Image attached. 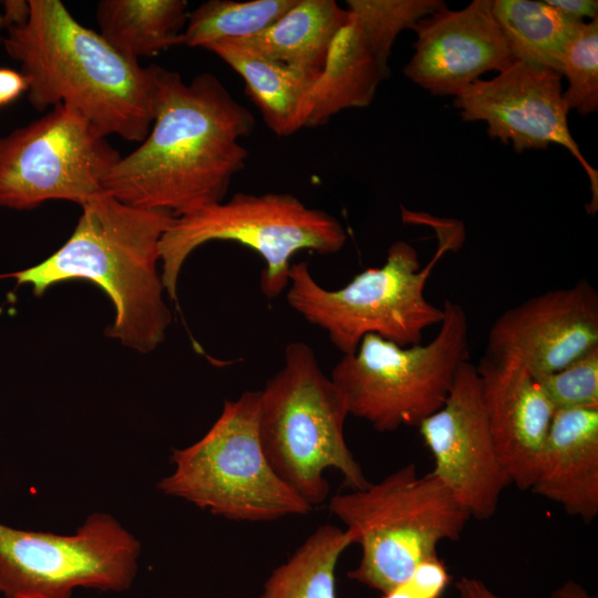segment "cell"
I'll list each match as a JSON object with an SVG mask.
<instances>
[{
  "mask_svg": "<svg viewBox=\"0 0 598 598\" xmlns=\"http://www.w3.org/2000/svg\"><path fill=\"white\" fill-rule=\"evenodd\" d=\"M151 130L141 145L110 169L104 193L142 208L174 216L223 202L246 166L255 118L212 73L186 82L155 65Z\"/></svg>",
  "mask_w": 598,
  "mask_h": 598,
  "instance_id": "1",
  "label": "cell"
},
{
  "mask_svg": "<svg viewBox=\"0 0 598 598\" xmlns=\"http://www.w3.org/2000/svg\"><path fill=\"white\" fill-rule=\"evenodd\" d=\"M29 4L28 21L2 39L27 80L29 103L40 112L69 105L105 136L142 142L154 118L155 64L121 54L60 0Z\"/></svg>",
  "mask_w": 598,
  "mask_h": 598,
  "instance_id": "2",
  "label": "cell"
},
{
  "mask_svg": "<svg viewBox=\"0 0 598 598\" xmlns=\"http://www.w3.org/2000/svg\"><path fill=\"white\" fill-rule=\"evenodd\" d=\"M82 207L69 239L38 265L10 274L35 296L51 286L83 279L97 285L115 309L106 334L141 353L166 337L172 313L157 270L159 243L175 216L135 207L102 193Z\"/></svg>",
  "mask_w": 598,
  "mask_h": 598,
  "instance_id": "3",
  "label": "cell"
},
{
  "mask_svg": "<svg viewBox=\"0 0 598 598\" xmlns=\"http://www.w3.org/2000/svg\"><path fill=\"white\" fill-rule=\"evenodd\" d=\"M348 415L313 350L302 341L288 343L282 368L260 390L258 432L274 471L311 507L329 496L327 470L338 471L351 489L370 484L344 437Z\"/></svg>",
  "mask_w": 598,
  "mask_h": 598,
  "instance_id": "4",
  "label": "cell"
},
{
  "mask_svg": "<svg viewBox=\"0 0 598 598\" xmlns=\"http://www.w3.org/2000/svg\"><path fill=\"white\" fill-rule=\"evenodd\" d=\"M329 509L361 548L348 577L382 594L436 556L441 542L460 539L471 518L431 472L420 475L412 463L332 496Z\"/></svg>",
  "mask_w": 598,
  "mask_h": 598,
  "instance_id": "5",
  "label": "cell"
},
{
  "mask_svg": "<svg viewBox=\"0 0 598 598\" xmlns=\"http://www.w3.org/2000/svg\"><path fill=\"white\" fill-rule=\"evenodd\" d=\"M447 250L440 243L422 267L416 249L404 240L390 245L385 260L355 275L338 289L322 287L307 261L291 265L286 299L309 323L328 333L343 354L353 353L367 334H377L399 346L422 343L423 332L439 326L444 311L425 297V286Z\"/></svg>",
  "mask_w": 598,
  "mask_h": 598,
  "instance_id": "6",
  "label": "cell"
},
{
  "mask_svg": "<svg viewBox=\"0 0 598 598\" xmlns=\"http://www.w3.org/2000/svg\"><path fill=\"white\" fill-rule=\"evenodd\" d=\"M215 240L234 241L257 252L265 262L260 290L267 299H275L288 287L296 254H336L344 247L347 233L336 216L305 205L292 194L236 193L227 200L175 216L162 236L161 276L171 299L176 300L178 277L189 255Z\"/></svg>",
  "mask_w": 598,
  "mask_h": 598,
  "instance_id": "7",
  "label": "cell"
},
{
  "mask_svg": "<svg viewBox=\"0 0 598 598\" xmlns=\"http://www.w3.org/2000/svg\"><path fill=\"white\" fill-rule=\"evenodd\" d=\"M439 331L427 343L402 347L367 334L343 354L330 379L342 393L349 415L379 432L419 424L447 398L460 368L470 361L468 321L463 307L443 303Z\"/></svg>",
  "mask_w": 598,
  "mask_h": 598,
  "instance_id": "8",
  "label": "cell"
},
{
  "mask_svg": "<svg viewBox=\"0 0 598 598\" xmlns=\"http://www.w3.org/2000/svg\"><path fill=\"white\" fill-rule=\"evenodd\" d=\"M260 391L225 401L206 434L174 450V472L157 488L212 514L238 522H272L307 515L312 507L274 471L258 432Z\"/></svg>",
  "mask_w": 598,
  "mask_h": 598,
  "instance_id": "9",
  "label": "cell"
},
{
  "mask_svg": "<svg viewBox=\"0 0 598 598\" xmlns=\"http://www.w3.org/2000/svg\"><path fill=\"white\" fill-rule=\"evenodd\" d=\"M138 540L112 516L95 513L73 535L0 524V595L71 598L75 588L127 589L136 574Z\"/></svg>",
  "mask_w": 598,
  "mask_h": 598,
  "instance_id": "10",
  "label": "cell"
},
{
  "mask_svg": "<svg viewBox=\"0 0 598 598\" xmlns=\"http://www.w3.org/2000/svg\"><path fill=\"white\" fill-rule=\"evenodd\" d=\"M87 118L60 104L0 137V206L25 210L47 200L83 206L104 193L121 158Z\"/></svg>",
  "mask_w": 598,
  "mask_h": 598,
  "instance_id": "11",
  "label": "cell"
},
{
  "mask_svg": "<svg viewBox=\"0 0 598 598\" xmlns=\"http://www.w3.org/2000/svg\"><path fill=\"white\" fill-rule=\"evenodd\" d=\"M561 75L519 61L487 80L478 79L454 96L453 106L466 122H484L491 138L512 144L513 150L565 147L588 176L591 197L586 212L598 210V172L585 158L574 140L563 96Z\"/></svg>",
  "mask_w": 598,
  "mask_h": 598,
  "instance_id": "12",
  "label": "cell"
},
{
  "mask_svg": "<svg viewBox=\"0 0 598 598\" xmlns=\"http://www.w3.org/2000/svg\"><path fill=\"white\" fill-rule=\"evenodd\" d=\"M433 457L431 473L476 519H488L511 484L497 455L476 367L457 371L443 405L417 426Z\"/></svg>",
  "mask_w": 598,
  "mask_h": 598,
  "instance_id": "13",
  "label": "cell"
},
{
  "mask_svg": "<svg viewBox=\"0 0 598 598\" xmlns=\"http://www.w3.org/2000/svg\"><path fill=\"white\" fill-rule=\"evenodd\" d=\"M598 347V293L581 279L505 310L486 340L488 359L525 368L535 377L556 372Z\"/></svg>",
  "mask_w": 598,
  "mask_h": 598,
  "instance_id": "14",
  "label": "cell"
},
{
  "mask_svg": "<svg viewBox=\"0 0 598 598\" xmlns=\"http://www.w3.org/2000/svg\"><path fill=\"white\" fill-rule=\"evenodd\" d=\"M414 53L404 75L433 95L455 96L486 72H501L514 56L493 13L492 0L447 7L412 28Z\"/></svg>",
  "mask_w": 598,
  "mask_h": 598,
  "instance_id": "15",
  "label": "cell"
},
{
  "mask_svg": "<svg viewBox=\"0 0 598 598\" xmlns=\"http://www.w3.org/2000/svg\"><path fill=\"white\" fill-rule=\"evenodd\" d=\"M476 367L493 442L511 483L530 489L555 409L525 368L483 357Z\"/></svg>",
  "mask_w": 598,
  "mask_h": 598,
  "instance_id": "16",
  "label": "cell"
},
{
  "mask_svg": "<svg viewBox=\"0 0 598 598\" xmlns=\"http://www.w3.org/2000/svg\"><path fill=\"white\" fill-rule=\"evenodd\" d=\"M535 494L589 523L598 515V408L556 410Z\"/></svg>",
  "mask_w": 598,
  "mask_h": 598,
  "instance_id": "17",
  "label": "cell"
},
{
  "mask_svg": "<svg viewBox=\"0 0 598 598\" xmlns=\"http://www.w3.org/2000/svg\"><path fill=\"white\" fill-rule=\"evenodd\" d=\"M245 83L267 127L279 137L306 127L310 93L320 73L266 58L231 41L208 45Z\"/></svg>",
  "mask_w": 598,
  "mask_h": 598,
  "instance_id": "18",
  "label": "cell"
},
{
  "mask_svg": "<svg viewBox=\"0 0 598 598\" xmlns=\"http://www.w3.org/2000/svg\"><path fill=\"white\" fill-rule=\"evenodd\" d=\"M386 78L349 16L331 41L313 83L306 128L322 126L341 111L370 105L379 84Z\"/></svg>",
  "mask_w": 598,
  "mask_h": 598,
  "instance_id": "19",
  "label": "cell"
},
{
  "mask_svg": "<svg viewBox=\"0 0 598 598\" xmlns=\"http://www.w3.org/2000/svg\"><path fill=\"white\" fill-rule=\"evenodd\" d=\"M348 17L347 9L334 0H296L264 32L231 42L266 58L319 73L331 41Z\"/></svg>",
  "mask_w": 598,
  "mask_h": 598,
  "instance_id": "20",
  "label": "cell"
},
{
  "mask_svg": "<svg viewBox=\"0 0 598 598\" xmlns=\"http://www.w3.org/2000/svg\"><path fill=\"white\" fill-rule=\"evenodd\" d=\"M185 0H102L100 34L121 54L138 61L182 44L188 18Z\"/></svg>",
  "mask_w": 598,
  "mask_h": 598,
  "instance_id": "21",
  "label": "cell"
},
{
  "mask_svg": "<svg viewBox=\"0 0 598 598\" xmlns=\"http://www.w3.org/2000/svg\"><path fill=\"white\" fill-rule=\"evenodd\" d=\"M492 8L515 61L560 74L564 50L582 22L546 1L492 0Z\"/></svg>",
  "mask_w": 598,
  "mask_h": 598,
  "instance_id": "22",
  "label": "cell"
},
{
  "mask_svg": "<svg viewBox=\"0 0 598 598\" xmlns=\"http://www.w3.org/2000/svg\"><path fill=\"white\" fill-rule=\"evenodd\" d=\"M352 544L346 529L319 526L272 571L260 598H337V564Z\"/></svg>",
  "mask_w": 598,
  "mask_h": 598,
  "instance_id": "23",
  "label": "cell"
},
{
  "mask_svg": "<svg viewBox=\"0 0 598 598\" xmlns=\"http://www.w3.org/2000/svg\"><path fill=\"white\" fill-rule=\"evenodd\" d=\"M296 0H209L188 13L182 44L206 49L208 45L244 40L271 27Z\"/></svg>",
  "mask_w": 598,
  "mask_h": 598,
  "instance_id": "24",
  "label": "cell"
},
{
  "mask_svg": "<svg viewBox=\"0 0 598 598\" xmlns=\"http://www.w3.org/2000/svg\"><path fill=\"white\" fill-rule=\"evenodd\" d=\"M346 3L368 49L389 76V58L396 37L446 7L442 0H347Z\"/></svg>",
  "mask_w": 598,
  "mask_h": 598,
  "instance_id": "25",
  "label": "cell"
},
{
  "mask_svg": "<svg viewBox=\"0 0 598 598\" xmlns=\"http://www.w3.org/2000/svg\"><path fill=\"white\" fill-rule=\"evenodd\" d=\"M560 75L568 87L563 92L569 111L588 115L598 110V18L582 22L567 43Z\"/></svg>",
  "mask_w": 598,
  "mask_h": 598,
  "instance_id": "26",
  "label": "cell"
},
{
  "mask_svg": "<svg viewBox=\"0 0 598 598\" xmlns=\"http://www.w3.org/2000/svg\"><path fill=\"white\" fill-rule=\"evenodd\" d=\"M536 378L555 411L598 408V347L565 368Z\"/></svg>",
  "mask_w": 598,
  "mask_h": 598,
  "instance_id": "27",
  "label": "cell"
},
{
  "mask_svg": "<svg viewBox=\"0 0 598 598\" xmlns=\"http://www.w3.org/2000/svg\"><path fill=\"white\" fill-rule=\"evenodd\" d=\"M450 581L446 566L439 556L420 563L400 584L383 594V598H440Z\"/></svg>",
  "mask_w": 598,
  "mask_h": 598,
  "instance_id": "28",
  "label": "cell"
},
{
  "mask_svg": "<svg viewBox=\"0 0 598 598\" xmlns=\"http://www.w3.org/2000/svg\"><path fill=\"white\" fill-rule=\"evenodd\" d=\"M563 16L576 22H585V19L598 18L597 0H545Z\"/></svg>",
  "mask_w": 598,
  "mask_h": 598,
  "instance_id": "29",
  "label": "cell"
},
{
  "mask_svg": "<svg viewBox=\"0 0 598 598\" xmlns=\"http://www.w3.org/2000/svg\"><path fill=\"white\" fill-rule=\"evenodd\" d=\"M27 90L28 83L21 72L0 68V106L13 102Z\"/></svg>",
  "mask_w": 598,
  "mask_h": 598,
  "instance_id": "30",
  "label": "cell"
},
{
  "mask_svg": "<svg viewBox=\"0 0 598 598\" xmlns=\"http://www.w3.org/2000/svg\"><path fill=\"white\" fill-rule=\"evenodd\" d=\"M3 13L7 29L20 27L28 21L30 14L29 1L24 0H6L2 2Z\"/></svg>",
  "mask_w": 598,
  "mask_h": 598,
  "instance_id": "31",
  "label": "cell"
},
{
  "mask_svg": "<svg viewBox=\"0 0 598 598\" xmlns=\"http://www.w3.org/2000/svg\"><path fill=\"white\" fill-rule=\"evenodd\" d=\"M460 598H505L493 592L482 580L462 577L456 584Z\"/></svg>",
  "mask_w": 598,
  "mask_h": 598,
  "instance_id": "32",
  "label": "cell"
},
{
  "mask_svg": "<svg viewBox=\"0 0 598 598\" xmlns=\"http://www.w3.org/2000/svg\"><path fill=\"white\" fill-rule=\"evenodd\" d=\"M550 598H596L589 595L585 588L574 581H567L555 590Z\"/></svg>",
  "mask_w": 598,
  "mask_h": 598,
  "instance_id": "33",
  "label": "cell"
},
{
  "mask_svg": "<svg viewBox=\"0 0 598 598\" xmlns=\"http://www.w3.org/2000/svg\"><path fill=\"white\" fill-rule=\"evenodd\" d=\"M1 28H6L7 29V24H6V21H4V18L3 16L0 13V29ZM2 42V38L0 37V43Z\"/></svg>",
  "mask_w": 598,
  "mask_h": 598,
  "instance_id": "34",
  "label": "cell"
}]
</instances>
